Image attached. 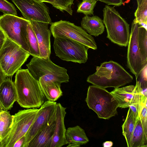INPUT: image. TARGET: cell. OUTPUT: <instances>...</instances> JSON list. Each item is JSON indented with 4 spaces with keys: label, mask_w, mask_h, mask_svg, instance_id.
Masks as SVG:
<instances>
[{
    "label": "cell",
    "mask_w": 147,
    "mask_h": 147,
    "mask_svg": "<svg viewBox=\"0 0 147 147\" xmlns=\"http://www.w3.org/2000/svg\"><path fill=\"white\" fill-rule=\"evenodd\" d=\"M17 100L22 107L39 108L45 102V96L38 82L29 73L28 69H19L14 82Z\"/></svg>",
    "instance_id": "1"
},
{
    "label": "cell",
    "mask_w": 147,
    "mask_h": 147,
    "mask_svg": "<svg viewBox=\"0 0 147 147\" xmlns=\"http://www.w3.org/2000/svg\"><path fill=\"white\" fill-rule=\"evenodd\" d=\"M147 30L133 21L128 44L127 67L136 79L147 65Z\"/></svg>",
    "instance_id": "2"
},
{
    "label": "cell",
    "mask_w": 147,
    "mask_h": 147,
    "mask_svg": "<svg viewBox=\"0 0 147 147\" xmlns=\"http://www.w3.org/2000/svg\"><path fill=\"white\" fill-rule=\"evenodd\" d=\"M96 69L95 72L89 76L86 81L101 88H119L131 82L133 80V76L122 66L113 61L102 63Z\"/></svg>",
    "instance_id": "3"
},
{
    "label": "cell",
    "mask_w": 147,
    "mask_h": 147,
    "mask_svg": "<svg viewBox=\"0 0 147 147\" xmlns=\"http://www.w3.org/2000/svg\"><path fill=\"white\" fill-rule=\"evenodd\" d=\"M85 101L88 108L100 119H109L117 113L118 103L111 92L105 88L90 86Z\"/></svg>",
    "instance_id": "4"
},
{
    "label": "cell",
    "mask_w": 147,
    "mask_h": 147,
    "mask_svg": "<svg viewBox=\"0 0 147 147\" xmlns=\"http://www.w3.org/2000/svg\"><path fill=\"white\" fill-rule=\"evenodd\" d=\"M103 11L102 21L106 29L107 37L118 45L127 46L130 36L129 24L114 7L106 5Z\"/></svg>",
    "instance_id": "5"
},
{
    "label": "cell",
    "mask_w": 147,
    "mask_h": 147,
    "mask_svg": "<svg viewBox=\"0 0 147 147\" xmlns=\"http://www.w3.org/2000/svg\"><path fill=\"white\" fill-rule=\"evenodd\" d=\"M26 65L29 73L38 81L41 78L45 81L60 84L69 82L67 69L55 64L50 57H33Z\"/></svg>",
    "instance_id": "6"
},
{
    "label": "cell",
    "mask_w": 147,
    "mask_h": 147,
    "mask_svg": "<svg viewBox=\"0 0 147 147\" xmlns=\"http://www.w3.org/2000/svg\"><path fill=\"white\" fill-rule=\"evenodd\" d=\"M26 51L7 37L0 50V66L7 77L12 76L30 55Z\"/></svg>",
    "instance_id": "7"
},
{
    "label": "cell",
    "mask_w": 147,
    "mask_h": 147,
    "mask_svg": "<svg viewBox=\"0 0 147 147\" xmlns=\"http://www.w3.org/2000/svg\"><path fill=\"white\" fill-rule=\"evenodd\" d=\"M30 22L16 15L4 14L0 16V28L6 37L29 53L27 27Z\"/></svg>",
    "instance_id": "8"
},
{
    "label": "cell",
    "mask_w": 147,
    "mask_h": 147,
    "mask_svg": "<svg viewBox=\"0 0 147 147\" xmlns=\"http://www.w3.org/2000/svg\"><path fill=\"white\" fill-rule=\"evenodd\" d=\"M38 109L29 108L19 111L13 115L10 129L1 140L3 147H13L15 142L25 136L37 116Z\"/></svg>",
    "instance_id": "9"
},
{
    "label": "cell",
    "mask_w": 147,
    "mask_h": 147,
    "mask_svg": "<svg viewBox=\"0 0 147 147\" xmlns=\"http://www.w3.org/2000/svg\"><path fill=\"white\" fill-rule=\"evenodd\" d=\"M50 30L54 38H68L75 40L93 50L97 49L94 38L82 27L69 21L60 20L52 22Z\"/></svg>",
    "instance_id": "10"
},
{
    "label": "cell",
    "mask_w": 147,
    "mask_h": 147,
    "mask_svg": "<svg viewBox=\"0 0 147 147\" xmlns=\"http://www.w3.org/2000/svg\"><path fill=\"white\" fill-rule=\"evenodd\" d=\"M53 47L56 55L62 60L80 64L87 61V46L68 38H54Z\"/></svg>",
    "instance_id": "11"
},
{
    "label": "cell",
    "mask_w": 147,
    "mask_h": 147,
    "mask_svg": "<svg viewBox=\"0 0 147 147\" xmlns=\"http://www.w3.org/2000/svg\"><path fill=\"white\" fill-rule=\"evenodd\" d=\"M57 103L48 100L41 106L35 119L25 136L22 147H28L30 142L38 132L55 120Z\"/></svg>",
    "instance_id": "12"
},
{
    "label": "cell",
    "mask_w": 147,
    "mask_h": 147,
    "mask_svg": "<svg viewBox=\"0 0 147 147\" xmlns=\"http://www.w3.org/2000/svg\"><path fill=\"white\" fill-rule=\"evenodd\" d=\"M21 12L25 19L51 24L49 9L43 2L34 0H11Z\"/></svg>",
    "instance_id": "13"
},
{
    "label": "cell",
    "mask_w": 147,
    "mask_h": 147,
    "mask_svg": "<svg viewBox=\"0 0 147 147\" xmlns=\"http://www.w3.org/2000/svg\"><path fill=\"white\" fill-rule=\"evenodd\" d=\"M111 93L117 100L119 107H129L132 104L141 103L142 95L138 82L135 86L131 85L121 88H117Z\"/></svg>",
    "instance_id": "14"
},
{
    "label": "cell",
    "mask_w": 147,
    "mask_h": 147,
    "mask_svg": "<svg viewBox=\"0 0 147 147\" xmlns=\"http://www.w3.org/2000/svg\"><path fill=\"white\" fill-rule=\"evenodd\" d=\"M30 22L37 39L40 51V57H50L51 33L48 28L49 24L34 21Z\"/></svg>",
    "instance_id": "15"
},
{
    "label": "cell",
    "mask_w": 147,
    "mask_h": 147,
    "mask_svg": "<svg viewBox=\"0 0 147 147\" xmlns=\"http://www.w3.org/2000/svg\"><path fill=\"white\" fill-rule=\"evenodd\" d=\"M66 109L60 103H57L55 127L50 147H61L68 144L65 137L64 124Z\"/></svg>",
    "instance_id": "16"
},
{
    "label": "cell",
    "mask_w": 147,
    "mask_h": 147,
    "mask_svg": "<svg viewBox=\"0 0 147 147\" xmlns=\"http://www.w3.org/2000/svg\"><path fill=\"white\" fill-rule=\"evenodd\" d=\"M17 100V94L14 82L7 77L0 86V103L3 110H8Z\"/></svg>",
    "instance_id": "17"
},
{
    "label": "cell",
    "mask_w": 147,
    "mask_h": 147,
    "mask_svg": "<svg viewBox=\"0 0 147 147\" xmlns=\"http://www.w3.org/2000/svg\"><path fill=\"white\" fill-rule=\"evenodd\" d=\"M55 124V120L41 130L31 141L28 147H50Z\"/></svg>",
    "instance_id": "18"
},
{
    "label": "cell",
    "mask_w": 147,
    "mask_h": 147,
    "mask_svg": "<svg viewBox=\"0 0 147 147\" xmlns=\"http://www.w3.org/2000/svg\"><path fill=\"white\" fill-rule=\"evenodd\" d=\"M82 28L91 35L97 36L105 30L102 20L97 16L84 17L81 22Z\"/></svg>",
    "instance_id": "19"
},
{
    "label": "cell",
    "mask_w": 147,
    "mask_h": 147,
    "mask_svg": "<svg viewBox=\"0 0 147 147\" xmlns=\"http://www.w3.org/2000/svg\"><path fill=\"white\" fill-rule=\"evenodd\" d=\"M41 90L48 100L55 102L63 95L61 84L53 81H45L40 78L38 81Z\"/></svg>",
    "instance_id": "20"
},
{
    "label": "cell",
    "mask_w": 147,
    "mask_h": 147,
    "mask_svg": "<svg viewBox=\"0 0 147 147\" xmlns=\"http://www.w3.org/2000/svg\"><path fill=\"white\" fill-rule=\"evenodd\" d=\"M147 147V131L144 128L139 117L131 137L130 147Z\"/></svg>",
    "instance_id": "21"
},
{
    "label": "cell",
    "mask_w": 147,
    "mask_h": 147,
    "mask_svg": "<svg viewBox=\"0 0 147 147\" xmlns=\"http://www.w3.org/2000/svg\"><path fill=\"white\" fill-rule=\"evenodd\" d=\"M65 137L68 144L75 143L81 146L89 141L84 130L78 125L66 129Z\"/></svg>",
    "instance_id": "22"
},
{
    "label": "cell",
    "mask_w": 147,
    "mask_h": 147,
    "mask_svg": "<svg viewBox=\"0 0 147 147\" xmlns=\"http://www.w3.org/2000/svg\"><path fill=\"white\" fill-rule=\"evenodd\" d=\"M137 119L129 108L126 119L122 126V134L125 139L128 147L130 146L131 137Z\"/></svg>",
    "instance_id": "23"
},
{
    "label": "cell",
    "mask_w": 147,
    "mask_h": 147,
    "mask_svg": "<svg viewBox=\"0 0 147 147\" xmlns=\"http://www.w3.org/2000/svg\"><path fill=\"white\" fill-rule=\"evenodd\" d=\"M13 115L7 110H3L0 113V138L1 140L8 133L12 125Z\"/></svg>",
    "instance_id": "24"
},
{
    "label": "cell",
    "mask_w": 147,
    "mask_h": 147,
    "mask_svg": "<svg viewBox=\"0 0 147 147\" xmlns=\"http://www.w3.org/2000/svg\"><path fill=\"white\" fill-rule=\"evenodd\" d=\"M27 33L29 54L33 57H40V51L37 39L30 22L28 25Z\"/></svg>",
    "instance_id": "25"
},
{
    "label": "cell",
    "mask_w": 147,
    "mask_h": 147,
    "mask_svg": "<svg viewBox=\"0 0 147 147\" xmlns=\"http://www.w3.org/2000/svg\"><path fill=\"white\" fill-rule=\"evenodd\" d=\"M134 15V22L138 24L142 23L147 24V0H142L138 5Z\"/></svg>",
    "instance_id": "26"
},
{
    "label": "cell",
    "mask_w": 147,
    "mask_h": 147,
    "mask_svg": "<svg viewBox=\"0 0 147 147\" xmlns=\"http://www.w3.org/2000/svg\"><path fill=\"white\" fill-rule=\"evenodd\" d=\"M97 0H82L78 6L77 12L86 15H93Z\"/></svg>",
    "instance_id": "27"
},
{
    "label": "cell",
    "mask_w": 147,
    "mask_h": 147,
    "mask_svg": "<svg viewBox=\"0 0 147 147\" xmlns=\"http://www.w3.org/2000/svg\"><path fill=\"white\" fill-rule=\"evenodd\" d=\"M55 2V7L62 12L65 11L72 15L73 10L71 6L74 0H54Z\"/></svg>",
    "instance_id": "28"
},
{
    "label": "cell",
    "mask_w": 147,
    "mask_h": 147,
    "mask_svg": "<svg viewBox=\"0 0 147 147\" xmlns=\"http://www.w3.org/2000/svg\"><path fill=\"white\" fill-rule=\"evenodd\" d=\"M0 11L4 14L17 15L15 6L6 0H0Z\"/></svg>",
    "instance_id": "29"
},
{
    "label": "cell",
    "mask_w": 147,
    "mask_h": 147,
    "mask_svg": "<svg viewBox=\"0 0 147 147\" xmlns=\"http://www.w3.org/2000/svg\"><path fill=\"white\" fill-rule=\"evenodd\" d=\"M147 101L141 103L139 117L144 129L147 131Z\"/></svg>",
    "instance_id": "30"
},
{
    "label": "cell",
    "mask_w": 147,
    "mask_h": 147,
    "mask_svg": "<svg viewBox=\"0 0 147 147\" xmlns=\"http://www.w3.org/2000/svg\"><path fill=\"white\" fill-rule=\"evenodd\" d=\"M105 3L108 5L119 6L123 4L122 0H97Z\"/></svg>",
    "instance_id": "31"
},
{
    "label": "cell",
    "mask_w": 147,
    "mask_h": 147,
    "mask_svg": "<svg viewBox=\"0 0 147 147\" xmlns=\"http://www.w3.org/2000/svg\"><path fill=\"white\" fill-rule=\"evenodd\" d=\"M6 38V36L0 28V50L2 48Z\"/></svg>",
    "instance_id": "32"
},
{
    "label": "cell",
    "mask_w": 147,
    "mask_h": 147,
    "mask_svg": "<svg viewBox=\"0 0 147 147\" xmlns=\"http://www.w3.org/2000/svg\"><path fill=\"white\" fill-rule=\"evenodd\" d=\"M24 140L25 136H24L17 141L14 144L13 147H22Z\"/></svg>",
    "instance_id": "33"
},
{
    "label": "cell",
    "mask_w": 147,
    "mask_h": 147,
    "mask_svg": "<svg viewBox=\"0 0 147 147\" xmlns=\"http://www.w3.org/2000/svg\"><path fill=\"white\" fill-rule=\"evenodd\" d=\"M7 77L0 66V86Z\"/></svg>",
    "instance_id": "34"
},
{
    "label": "cell",
    "mask_w": 147,
    "mask_h": 147,
    "mask_svg": "<svg viewBox=\"0 0 147 147\" xmlns=\"http://www.w3.org/2000/svg\"><path fill=\"white\" fill-rule=\"evenodd\" d=\"M38 2H46L51 4L55 7V2L54 0H34Z\"/></svg>",
    "instance_id": "35"
},
{
    "label": "cell",
    "mask_w": 147,
    "mask_h": 147,
    "mask_svg": "<svg viewBox=\"0 0 147 147\" xmlns=\"http://www.w3.org/2000/svg\"><path fill=\"white\" fill-rule=\"evenodd\" d=\"M113 144V142L112 141H107L103 142L102 145L104 147H111Z\"/></svg>",
    "instance_id": "36"
},
{
    "label": "cell",
    "mask_w": 147,
    "mask_h": 147,
    "mask_svg": "<svg viewBox=\"0 0 147 147\" xmlns=\"http://www.w3.org/2000/svg\"><path fill=\"white\" fill-rule=\"evenodd\" d=\"M80 145L75 143H69L67 144V147H79Z\"/></svg>",
    "instance_id": "37"
},
{
    "label": "cell",
    "mask_w": 147,
    "mask_h": 147,
    "mask_svg": "<svg viewBox=\"0 0 147 147\" xmlns=\"http://www.w3.org/2000/svg\"><path fill=\"white\" fill-rule=\"evenodd\" d=\"M3 110V108L0 103V113Z\"/></svg>",
    "instance_id": "38"
},
{
    "label": "cell",
    "mask_w": 147,
    "mask_h": 147,
    "mask_svg": "<svg viewBox=\"0 0 147 147\" xmlns=\"http://www.w3.org/2000/svg\"><path fill=\"white\" fill-rule=\"evenodd\" d=\"M142 0H137L138 5H139L141 2Z\"/></svg>",
    "instance_id": "39"
},
{
    "label": "cell",
    "mask_w": 147,
    "mask_h": 147,
    "mask_svg": "<svg viewBox=\"0 0 147 147\" xmlns=\"http://www.w3.org/2000/svg\"><path fill=\"white\" fill-rule=\"evenodd\" d=\"M0 147H3L1 140L0 139Z\"/></svg>",
    "instance_id": "40"
},
{
    "label": "cell",
    "mask_w": 147,
    "mask_h": 147,
    "mask_svg": "<svg viewBox=\"0 0 147 147\" xmlns=\"http://www.w3.org/2000/svg\"><path fill=\"white\" fill-rule=\"evenodd\" d=\"M0 139L1 140L0 138Z\"/></svg>",
    "instance_id": "41"
}]
</instances>
